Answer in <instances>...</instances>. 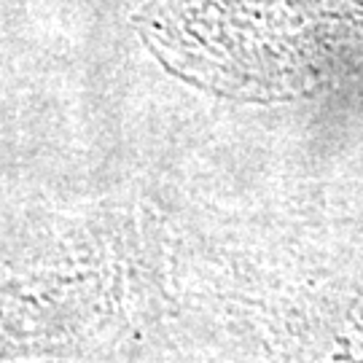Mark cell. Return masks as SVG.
Segmentation results:
<instances>
[{
	"instance_id": "cell-1",
	"label": "cell",
	"mask_w": 363,
	"mask_h": 363,
	"mask_svg": "<svg viewBox=\"0 0 363 363\" xmlns=\"http://www.w3.org/2000/svg\"><path fill=\"white\" fill-rule=\"evenodd\" d=\"M145 46L183 81L232 100H288L363 52V0H151Z\"/></svg>"
}]
</instances>
